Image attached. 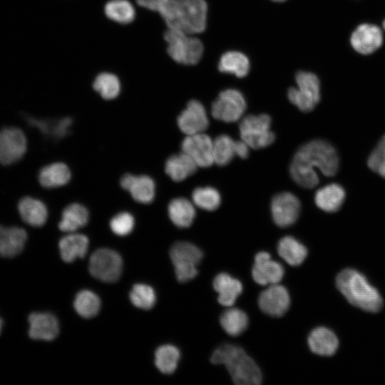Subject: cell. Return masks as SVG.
<instances>
[{"label": "cell", "mask_w": 385, "mask_h": 385, "mask_svg": "<svg viewBox=\"0 0 385 385\" xmlns=\"http://www.w3.org/2000/svg\"><path fill=\"white\" fill-rule=\"evenodd\" d=\"M350 42L356 52L364 55L370 54L381 46L382 30L374 24H360L352 32Z\"/></svg>", "instance_id": "17"}, {"label": "cell", "mask_w": 385, "mask_h": 385, "mask_svg": "<svg viewBox=\"0 0 385 385\" xmlns=\"http://www.w3.org/2000/svg\"><path fill=\"white\" fill-rule=\"evenodd\" d=\"M297 87L287 91L289 101L302 112L312 111L320 100V82L318 77L307 71H299L295 76Z\"/></svg>", "instance_id": "8"}, {"label": "cell", "mask_w": 385, "mask_h": 385, "mask_svg": "<svg viewBox=\"0 0 385 385\" xmlns=\"http://www.w3.org/2000/svg\"><path fill=\"white\" fill-rule=\"evenodd\" d=\"M89 241L82 234L70 232L59 241V250L62 260L72 262L77 258H83L87 253Z\"/></svg>", "instance_id": "24"}, {"label": "cell", "mask_w": 385, "mask_h": 385, "mask_svg": "<svg viewBox=\"0 0 385 385\" xmlns=\"http://www.w3.org/2000/svg\"><path fill=\"white\" fill-rule=\"evenodd\" d=\"M25 119L29 125L37 128L46 138L53 141L59 140L68 135L73 123L71 117L40 119L26 116Z\"/></svg>", "instance_id": "20"}, {"label": "cell", "mask_w": 385, "mask_h": 385, "mask_svg": "<svg viewBox=\"0 0 385 385\" xmlns=\"http://www.w3.org/2000/svg\"><path fill=\"white\" fill-rule=\"evenodd\" d=\"M284 273L282 265L272 260L270 253L262 251L255 255L252 277L256 283L263 286L278 284Z\"/></svg>", "instance_id": "16"}, {"label": "cell", "mask_w": 385, "mask_h": 385, "mask_svg": "<svg viewBox=\"0 0 385 385\" xmlns=\"http://www.w3.org/2000/svg\"><path fill=\"white\" fill-rule=\"evenodd\" d=\"M336 284L344 297L355 307L370 312L381 309L383 301L379 292L357 270H342L337 277Z\"/></svg>", "instance_id": "4"}, {"label": "cell", "mask_w": 385, "mask_h": 385, "mask_svg": "<svg viewBox=\"0 0 385 385\" xmlns=\"http://www.w3.org/2000/svg\"><path fill=\"white\" fill-rule=\"evenodd\" d=\"M135 1L139 6L159 14L168 0H135Z\"/></svg>", "instance_id": "43"}, {"label": "cell", "mask_w": 385, "mask_h": 385, "mask_svg": "<svg viewBox=\"0 0 385 385\" xmlns=\"http://www.w3.org/2000/svg\"><path fill=\"white\" fill-rule=\"evenodd\" d=\"M73 307L81 317L89 319L99 312L101 300L95 293L89 290H82L76 294Z\"/></svg>", "instance_id": "38"}, {"label": "cell", "mask_w": 385, "mask_h": 385, "mask_svg": "<svg viewBox=\"0 0 385 385\" xmlns=\"http://www.w3.org/2000/svg\"><path fill=\"white\" fill-rule=\"evenodd\" d=\"M194 204L201 209L213 211L217 209L221 202L219 192L212 187H199L192 193Z\"/></svg>", "instance_id": "39"}, {"label": "cell", "mask_w": 385, "mask_h": 385, "mask_svg": "<svg viewBox=\"0 0 385 385\" xmlns=\"http://www.w3.org/2000/svg\"><path fill=\"white\" fill-rule=\"evenodd\" d=\"M27 240L26 232L19 227H4L0 225V256L13 257L24 250Z\"/></svg>", "instance_id": "21"}, {"label": "cell", "mask_w": 385, "mask_h": 385, "mask_svg": "<svg viewBox=\"0 0 385 385\" xmlns=\"http://www.w3.org/2000/svg\"><path fill=\"white\" fill-rule=\"evenodd\" d=\"M180 351L173 345H163L155 353V364L159 371L165 374H173L177 369Z\"/></svg>", "instance_id": "37"}, {"label": "cell", "mask_w": 385, "mask_h": 385, "mask_svg": "<svg viewBox=\"0 0 385 385\" xmlns=\"http://www.w3.org/2000/svg\"><path fill=\"white\" fill-rule=\"evenodd\" d=\"M134 225L133 216L127 212L118 213L110 221L111 230L119 236L128 235L132 232Z\"/></svg>", "instance_id": "41"}, {"label": "cell", "mask_w": 385, "mask_h": 385, "mask_svg": "<svg viewBox=\"0 0 385 385\" xmlns=\"http://www.w3.org/2000/svg\"><path fill=\"white\" fill-rule=\"evenodd\" d=\"M177 123L183 133L190 135L203 133L209 125V120L203 105L191 100L178 117Z\"/></svg>", "instance_id": "15"}, {"label": "cell", "mask_w": 385, "mask_h": 385, "mask_svg": "<svg viewBox=\"0 0 385 385\" xmlns=\"http://www.w3.org/2000/svg\"><path fill=\"white\" fill-rule=\"evenodd\" d=\"M18 210L22 220L31 226H43L47 220V208L43 202L37 199L31 197L21 198Z\"/></svg>", "instance_id": "26"}, {"label": "cell", "mask_w": 385, "mask_h": 385, "mask_svg": "<svg viewBox=\"0 0 385 385\" xmlns=\"http://www.w3.org/2000/svg\"><path fill=\"white\" fill-rule=\"evenodd\" d=\"M237 155V140H234L227 134H221L213 140L214 163L223 166Z\"/></svg>", "instance_id": "36"}, {"label": "cell", "mask_w": 385, "mask_h": 385, "mask_svg": "<svg viewBox=\"0 0 385 385\" xmlns=\"http://www.w3.org/2000/svg\"><path fill=\"white\" fill-rule=\"evenodd\" d=\"M339 157L335 148L324 140H313L296 151L289 166L292 179L300 186L313 188L319 178L314 168L325 176H334L339 169Z\"/></svg>", "instance_id": "1"}, {"label": "cell", "mask_w": 385, "mask_h": 385, "mask_svg": "<svg viewBox=\"0 0 385 385\" xmlns=\"http://www.w3.org/2000/svg\"><path fill=\"white\" fill-rule=\"evenodd\" d=\"M89 212L83 205L75 202L67 205L62 212L58 228L66 232H74L88 222Z\"/></svg>", "instance_id": "28"}, {"label": "cell", "mask_w": 385, "mask_h": 385, "mask_svg": "<svg viewBox=\"0 0 385 385\" xmlns=\"http://www.w3.org/2000/svg\"><path fill=\"white\" fill-rule=\"evenodd\" d=\"M273 1H275V2H282V1H284L285 0H272Z\"/></svg>", "instance_id": "45"}, {"label": "cell", "mask_w": 385, "mask_h": 385, "mask_svg": "<svg viewBox=\"0 0 385 385\" xmlns=\"http://www.w3.org/2000/svg\"><path fill=\"white\" fill-rule=\"evenodd\" d=\"M277 252L279 255L291 266L301 265L307 256L306 247L291 236H285L279 240Z\"/></svg>", "instance_id": "33"}, {"label": "cell", "mask_w": 385, "mask_h": 385, "mask_svg": "<svg viewBox=\"0 0 385 385\" xmlns=\"http://www.w3.org/2000/svg\"><path fill=\"white\" fill-rule=\"evenodd\" d=\"M210 361L225 365L235 384L258 385L262 382L259 366L240 346L224 344L213 351Z\"/></svg>", "instance_id": "3"}, {"label": "cell", "mask_w": 385, "mask_h": 385, "mask_svg": "<svg viewBox=\"0 0 385 385\" xmlns=\"http://www.w3.org/2000/svg\"><path fill=\"white\" fill-rule=\"evenodd\" d=\"M168 211L170 220L180 228L190 227L195 217L193 205L184 197L173 199L168 204Z\"/></svg>", "instance_id": "32"}, {"label": "cell", "mask_w": 385, "mask_h": 385, "mask_svg": "<svg viewBox=\"0 0 385 385\" xmlns=\"http://www.w3.org/2000/svg\"><path fill=\"white\" fill-rule=\"evenodd\" d=\"M71 177L69 168L63 163H53L42 168L38 181L46 188H54L67 184Z\"/></svg>", "instance_id": "29"}, {"label": "cell", "mask_w": 385, "mask_h": 385, "mask_svg": "<svg viewBox=\"0 0 385 385\" xmlns=\"http://www.w3.org/2000/svg\"><path fill=\"white\" fill-rule=\"evenodd\" d=\"M2 326H3V320L0 317V334H1V332Z\"/></svg>", "instance_id": "44"}, {"label": "cell", "mask_w": 385, "mask_h": 385, "mask_svg": "<svg viewBox=\"0 0 385 385\" xmlns=\"http://www.w3.org/2000/svg\"><path fill=\"white\" fill-rule=\"evenodd\" d=\"M220 322L227 334L236 337L247 329L249 319L244 311L230 307L221 314Z\"/></svg>", "instance_id": "34"}, {"label": "cell", "mask_w": 385, "mask_h": 385, "mask_svg": "<svg viewBox=\"0 0 385 385\" xmlns=\"http://www.w3.org/2000/svg\"><path fill=\"white\" fill-rule=\"evenodd\" d=\"M197 167L195 161L182 151L167 159L165 171L173 181L180 182L194 174Z\"/></svg>", "instance_id": "27"}, {"label": "cell", "mask_w": 385, "mask_h": 385, "mask_svg": "<svg viewBox=\"0 0 385 385\" xmlns=\"http://www.w3.org/2000/svg\"><path fill=\"white\" fill-rule=\"evenodd\" d=\"M181 149L198 167L207 168L214 163L213 141L203 133L187 135L182 141Z\"/></svg>", "instance_id": "13"}, {"label": "cell", "mask_w": 385, "mask_h": 385, "mask_svg": "<svg viewBox=\"0 0 385 385\" xmlns=\"http://www.w3.org/2000/svg\"><path fill=\"white\" fill-rule=\"evenodd\" d=\"M163 39L167 53L175 62L190 66L200 61L204 47L202 41L194 34L167 28L163 33Z\"/></svg>", "instance_id": "5"}, {"label": "cell", "mask_w": 385, "mask_h": 385, "mask_svg": "<svg viewBox=\"0 0 385 385\" xmlns=\"http://www.w3.org/2000/svg\"><path fill=\"white\" fill-rule=\"evenodd\" d=\"M345 199V190L337 183H331L319 189L314 195V202L321 210L333 212L337 211Z\"/></svg>", "instance_id": "25"}, {"label": "cell", "mask_w": 385, "mask_h": 385, "mask_svg": "<svg viewBox=\"0 0 385 385\" xmlns=\"http://www.w3.org/2000/svg\"><path fill=\"white\" fill-rule=\"evenodd\" d=\"M104 15L120 25L133 23L136 16L134 5L129 0H108L103 6Z\"/></svg>", "instance_id": "30"}, {"label": "cell", "mask_w": 385, "mask_h": 385, "mask_svg": "<svg viewBox=\"0 0 385 385\" xmlns=\"http://www.w3.org/2000/svg\"><path fill=\"white\" fill-rule=\"evenodd\" d=\"M250 68V60L242 52L230 51L223 53L218 63V69L225 73L233 74L237 77L246 76Z\"/></svg>", "instance_id": "31"}, {"label": "cell", "mask_w": 385, "mask_h": 385, "mask_svg": "<svg viewBox=\"0 0 385 385\" xmlns=\"http://www.w3.org/2000/svg\"><path fill=\"white\" fill-rule=\"evenodd\" d=\"M169 253L178 282H187L197 276V266L203 257L199 247L188 242H177Z\"/></svg>", "instance_id": "7"}, {"label": "cell", "mask_w": 385, "mask_h": 385, "mask_svg": "<svg viewBox=\"0 0 385 385\" xmlns=\"http://www.w3.org/2000/svg\"><path fill=\"white\" fill-rule=\"evenodd\" d=\"M271 118L262 113L248 115L240 122L239 129L241 139L252 149H260L270 145L275 140L271 130Z\"/></svg>", "instance_id": "6"}, {"label": "cell", "mask_w": 385, "mask_h": 385, "mask_svg": "<svg viewBox=\"0 0 385 385\" xmlns=\"http://www.w3.org/2000/svg\"><path fill=\"white\" fill-rule=\"evenodd\" d=\"M310 350L320 356H332L337 350L339 340L329 329L319 327L313 329L308 337Z\"/></svg>", "instance_id": "23"}, {"label": "cell", "mask_w": 385, "mask_h": 385, "mask_svg": "<svg viewBox=\"0 0 385 385\" xmlns=\"http://www.w3.org/2000/svg\"><path fill=\"white\" fill-rule=\"evenodd\" d=\"M26 138L24 132L14 127L0 130V163L11 165L19 161L26 151Z\"/></svg>", "instance_id": "11"}, {"label": "cell", "mask_w": 385, "mask_h": 385, "mask_svg": "<svg viewBox=\"0 0 385 385\" xmlns=\"http://www.w3.org/2000/svg\"><path fill=\"white\" fill-rule=\"evenodd\" d=\"M130 300L136 307L150 309L155 304L156 297L153 289L146 284H135L129 294Z\"/></svg>", "instance_id": "40"}, {"label": "cell", "mask_w": 385, "mask_h": 385, "mask_svg": "<svg viewBox=\"0 0 385 385\" xmlns=\"http://www.w3.org/2000/svg\"><path fill=\"white\" fill-rule=\"evenodd\" d=\"M29 336L36 340L51 341L59 333V324L54 315L48 312H34L28 318Z\"/></svg>", "instance_id": "19"}, {"label": "cell", "mask_w": 385, "mask_h": 385, "mask_svg": "<svg viewBox=\"0 0 385 385\" xmlns=\"http://www.w3.org/2000/svg\"><path fill=\"white\" fill-rule=\"evenodd\" d=\"M207 14L205 0H168L159 14L167 28L194 35L205 31Z\"/></svg>", "instance_id": "2"}, {"label": "cell", "mask_w": 385, "mask_h": 385, "mask_svg": "<svg viewBox=\"0 0 385 385\" xmlns=\"http://www.w3.org/2000/svg\"><path fill=\"white\" fill-rule=\"evenodd\" d=\"M243 94L237 89L228 88L221 91L211 107V114L217 120L227 123L240 120L246 110Z\"/></svg>", "instance_id": "10"}, {"label": "cell", "mask_w": 385, "mask_h": 385, "mask_svg": "<svg viewBox=\"0 0 385 385\" xmlns=\"http://www.w3.org/2000/svg\"><path fill=\"white\" fill-rule=\"evenodd\" d=\"M258 305L264 313L270 317H282L287 312L290 305L289 292L279 283L269 285L260 293Z\"/></svg>", "instance_id": "14"}, {"label": "cell", "mask_w": 385, "mask_h": 385, "mask_svg": "<svg viewBox=\"0 0 385 385\" xmlns=\"http://www.w3.org/2000/svg\"><path fill=\"white\" fill-rule=\"evenodd\" d=\"M120 184L138 202L150 203L155 197V185L153 180L148 175L127 173L122 176Z\"/></svg>", "instance_id": "18"}, {"label": "cell", "mask_w": 385, "mask_h": 385, "mask_svg": "<svg viewBox=\"0 0 385 385\" xmlns=\"http://www.w3.org/2000/svg\"><path fill=\"white\" fill-rule=\"evenodd\" d=\"M212 284L218 294V302L226 307H232L235 304L243 289L240 280L225 272L217 274Z\"/></svg>", "instance_id": "22"}, {"label": "cell", "mask_w": 385, "mask_h": 385, "mask_svg": "<svg viewBox=\"0 0 385 385\" xmlns=\"http://www.w3.org/2000/svg\"><path fill=\"white\" fill-rule=\"evenodd\" d=\"M301 210L299 200L289 192L276 194L272 199L271 212L274 223L281 227L294 224Z\"/></svg>", "instance_id": "12"}, {"label": "cell", "mask_w": 385, "mask_h": 385, "mask_svg": "<svg viewBox=\"0 0 385 385\" xmlns=\"http://www.w3.org/2000/svg\"><path fill=\"white\" fill-rule=\"evenodd\" d=\"M93 88L105 100H113L118 96L121 89L119 78L113 73L103 71L94 78Z\"/></svg>", "instance_id": "35"}, {"label": "cell", "mask_w": 385, "mask_h": 385, "mask_svg": "<svg viewBox=\"0 0 385 385\" xmlns=\"http://www.w3.org/2000/svg\"><path fill=\"white\" fill-rule=\"evenodd\" d=\"M382 26H383L384 30L385 31V20H384Z\"/></svg>", "instance_id": "46"}, {"label": "cell", "mask_w": 385, "mask_h": 385, "mask_svg": "<svg viewBox=\"0 0 385 385\" xmlns=\"http://www.w3.org/2000/svg\"><path fill=\"white\" fill-rule=\"evenodd\" d=\"M367 165L371 170L385 178V135L370 154Z\"/></svg>", "instance_id": "42"}, {"label": "cell", "mask_w": 385, "mask_h": 385, "mask_svg": "<svg viewBox=\"0 0 385 385\" xmlns=\"http://www.w3.org/2000/svg\"><path fill=\"white\" fill-rule=\"evenodd\" d=\"M88 268L93 277L103 282L113 283L121 276L123 260L115 251L101 248L91 255Z\"/></svg>", "instance_id": "9"}]
</instances>
